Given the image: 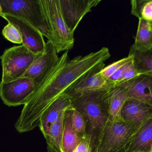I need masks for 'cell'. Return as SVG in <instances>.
I'll return each mask as SVG.
<instances>
[{"label":"cell","mask_w":152,"mask_h":152,"mask_svg":"<svg viewBox=\"0 0 152 152\" xmlns=\"http://www.w3.org/2000/svg\"><path fill=\"white\" fill-rule=\"evenodd\" d=\"M110 51L103 47L85 56L68 61V51L59 57L47 70L34 80L35 89L24 105L15 126L25 133L38 126L40 118L48 107L83 75L110 57Z\"/></svg>","instance_id":"obj_1"},{"label":"cell","mask_w":152,"mask_h":152,"mask_svg":"<svg viewBox=\"0 0 152 152\" xmlns=\"http://www.w3.org/2000/svg\"><path fill=\"white\" fill-rule=\"evenodd\" d=\"M109 89L87 92L71 98L72 107L78 111L85 119L86 135L90 138L94 152L110 118Z\"/></svg>","instance_id":"obj_2"},{"label":"cell","mask_w":152,"mask_h":152,"mask_svg":"<svg viewBox=\"0 0 152 152\" xmlns=\"http://www.w3.org/2000/svg\"><path fill=\"white\" fill-rule=\"evenodd\" d=\"M0 3L3 14L22 19L38 29L53 44L52 35L40 0H0Z\"/></svg>","instance_id":"obj_3"},{"label":"cell","mask_w":152,"mask_h":152,"mask_svg":"<svg viewBox=\"0 0 152 152\" xmlns=\"http://www.w3.org/2000/svg\"><path fill=\"white\" fill-rule=\"evenodd\" d=\"M137 128L122 119L109 121L103 129L96 152H126Z\"/></svg>","instance_id":"obj_4"},{"label":"cell","mask_w":152,"mask_h":152,"mask_svg":"<svg viewBox=\"0 0 152 152\" xmlns=\"http://www.w3.org/2000/svg\"><path fill=\"white\" fill-rule=\"evenodd\" d=\"M52 35L57 54L68 51L75 43L74 33L67 26L62 16L60 0H40Z\"/></svg>","instance_id":"obj_5"},{"label":"cell","mask_w":152,"mask_h":152,"mask_svg":"<svg viewBox=\"0 0 152 152\" xmlns=\"http://www.w3.org/2000/svg\"><path fill=\"white\" fill-rule=\"evenodd\" d=\"M36 55L23 45L6 49L0 57L2 68L1 82L7 83L22 78Z\"/></svg>","instance_id":"obj_6"},{"label":"cell","mask_w":152,"mask_h":152,"mask_svg":"<svg viewBox=\"0 0 152 152\" xmlns=\"http://www.w3.org/2000/svg\"><path fill=\"white\" fill-rule=\"evenodd\" d=\"M34 80L28 78H20L7 82L0 83V97L7 106L25 105L34 92Z\"/></svg>","instance_id":"obj_7"},{"label":"cell","mask_w":152,"mask_h":152,"mask_svg":"<svg viewBox=\"0 0 152 152\" xmlns=\"http://www.w3.org/2000/svg\"><path fill=\"white\" fill-rule=\"evenodd\" d=\"M104 68V62L96 65L78 79L63 94L72 98L87 92L113 87L101 73Z\"/></svg>","instance_id":"obj_8"},{"label":"cell","mask_w":152,"mask_h":152,"mask_svg":"<svg viewBox=\"0 0 152 152\" xmlns=\"http://www.w3.org/2000/svg\"><path fill=\"white\" fill-rule=\"evenodd\" d=\"M2 18L19 30L22 37V45L31 52L37 55L44 52L46 43L43 35L38 29L18 17L9 14H3Z\"/></svg>","instance_id":"obj_9"},{"label":"cell","mask_w":152,"mask_h":152,"mask_svg":"<svg viewBox=\"0 0 152 152\" xmlns=\"http://www.w3.org/2000/svg\"><path fill=\"white\" fill-rule=\"evenodd\" d=\"M64 20L72 33L86 14L92 10L101 0H60Z\"/></svg>","instance_id":"obj_10"},{"label":"cell","mask_w":152,"mask_h":152,"mask_svg":"<svg viewBox=\"0 0 152 152\" xmlns=\"http://www.w3.org/2000/svg\"><path fill=\"white\" fill-rule=\"evenodd\" d=\"M121 117L138 128L152 118V106L136 99L128 98L121 109Z\"/></svg>","instance_id":"obj_11"},{"label":"cell","mask_w":152,"mask_h":152,"mask_svg":"<svg viewBox=\"0 0 152 152\" xmlns=\"http://www.w3.org/2000/svg\"><path fill=\"white\" fill-rule=\"evenodd\" d=\"M72 107L71 98L66 94L61 95L48 107L40 118L38 126L45 137L51 126Z\"/></svg>","instance_id":"obj_12"},{"label":"cell","mask_w":152,"mask_h":152,"mask_svg":"<svg viewBox=\"0 0 152 152\" xmlns=\"http://www.w3.org/2000/svg\"><path fill=\"white\" fill-rule=\"evenodd\" d=\"M119 85L125 87L128 98L136 99L152 106L151 76L142 74Z\"/></svg>","instance_id":"obj_13"},{"label":"cell","mask_w":152,"mask_h":152,"mask_svg":"<svg viewBox=\"0 0 152 152\" xmlns=\"http://www.w3.org/2000/svg\"><path fill=\"white\" fill-rule=\"evenodd\" d=\"M58 58L54 44L48 41L44 52L36 55L33 63L22 78H28L35 80L57 61Z\"/></svg>","instance_id":"obj_14"},{"label":"cell","mask_w":152,"mask_h":152,"mask_svg":"<svg viewBox=\"0 0 152 152\" xmlns=\"http://www.w3.org/2000/svg\"><path fill=\"white\" fill-rule=\"evenodd\" d=\"M152 148V118L136 131L126 152H150Z\"/></svg>","instance_id":"obj_15"},{"label":"cell","mask_w":152,"mask_h":152,"mask_svg":"<svg viewBox=\"0 0 152 152\" xmlns=\"http://www.w3.org/2000/svg\"><path fill=\"white\" fill-rule=\"evenodd\" d=\"M128 99L126 91L122 86H115L109 89V120L114 121L121 119V111Z\"/></svg>","instance_id":"obj_16"},{"label":"cell","mask_w":152,"mask_h":152,"mask_svg":"<svg viewBox=\"0 0 152 152\" xmlns=\"http://www.w3.org/2000/svg\"><path fill=\"white\" fill-rule=\"evenodd\" d=\"M72 107L65 113L61 152H73L81 140L76 134L72 126Z\"/></svg>","instance_id":"obj_17"},{"label":"cell","mask_w":152,"mask_h":152,"mask_svg":"<svg viewBox=\"0 0 152 152\" xmlns=\"http://www.w3.org/2000/svg\"><path fill=\"white\" fill-rule=\"evenodd\" d=\"M131 48L139 51L152 48V21L139 19L134 43Z\"/></svg>","instance_id":"obj_18"},{"label":"cell","mask_w":152,"mask_h":152,"mask_svg":"<svg viewBox=\"0 0 152 152\" xmlns=\"http://www.w3.org/2000/svg\"><path fill=\"white\" fill-rule=\"evenodd\" d=\"M66 112L51 126L47 136L45 137L47 143V152H61V148Z\"/></svg>","instance_id":"obj_19"},{"label":"cell","mask_w":152,"mask_h":152,"mask_svg":"<svg viewBox=\"0 0 152 152\" xmlns=\"http://www.w3.org/2000/svg\"><path fill=\"white\" fill-rule=\"evenodd\" d=\"M129 56L132 57L135 67L140 75L152 76V48L145 51L130 48Z\"/></svg>","instance_id":"obj_20"},{"label":"cell","mask_w":152,"mask_h":152,"mask_svg":"<svg viewBox=\"0 0 152 152\" xmlns=\"http://www.w3.org/2000/svg\"><path fill=\"white\" fill-rule=\"evenodd\" d=\"M131 14L138 19L152 21V0L131 1Z\"/></svg>","instance_id":"obj_21"},{"label":"cell","mask_w":152,"mask_h":152,"mask_svg":"<svg viewBox=\"0 0 152 152\" xmlns=\"http://www.w3.org/2000/svg\"><path fill=\"white\" fill-rule=\"evenodd\" d=\"M72 126L77 135L82 139L86 136V127L85 119L82 114L72 107Z\"/></svg>","instance_id":"obj_22"},{"label":"cell","mask_w":152,"mask_h":152,"mask_svg":"<svg viewBox=\"0 0 152 152\" xmlns=\"http://www.w3.org/2000/svg\"><path fill=\"white\" fill-rule=\"evenodd\" d=\"M2 34L4 37L14 43L22 44V37L19 30L12 24L8 23L3 29Z\"/></svg>","instance_id":"obj_23"},{"label":"cell","mask_w":152,"mask_h":152,"mask_svg":"<svg viewBox=\"0 0 152 152\" xmlns=\"http://www.w3.org/2000/svg\"><path fill=\"white\" fill-rule=\"evenodd\" d=\"M132 59H133L132 57L128 55V57L123 58L118 61L115 62L112 64L105 67L101 71V73L106 79H108L116 70H118L119 68H121Z\"/></svg>","instance_id":"obj_24"},{"label":"cell","mask_w":152,"mask_h":152,"mask_svg":"<svg viewBox=\"0 0 152 152\" xmlns=\"http://www.w3.org/2000/svg\"><path fill=\"white\" fill-rule=\"evenodd\" d=\"M140 75H140L137 72V70L134 65L133 59H132L127 64L124 74H123L122 79L120 82L119 84L117 85H119L121 84H123L125 82L131 80Z\"/></svg>","instance_id":"obj_25"},{"label":"cell","mask_w":152,"mask_h":152,"mask_svg":"<svg viewBox=\"0 0 152 152\" xmlns=\"http://www.w3.org/2000/svg\"><path fill=\"white\" fill-rule=\"evenodd\" d=\"M73 152H94L89 137L86 135L82 138Z\"/></svg>","instance_id":"obj_26"},{"label":"cell","mask_w":152,"mask_h":152,"mask_svg":"<svg viewBox=\"0 0 152 152\" xmlns=\"http://www.w3.org/2000/svg\"><path fill=\"white\" fill-rule=\"evenodd\" d=\"M3 15V13L1 5L0 3V16L2 17Z\"/></svg>","instance_id":"obj_27"},{"label":"cell","mask_w":152,"mask_h":152,"mask_svg":"<svg viewBox=\"0 0 152 152\" xmlns=\"http://www.w3.org/2000/svg\"><path fill=\"white\" fill-rule=\"evenodd\" d=\"M148 152V151H136V152Z\"/></svg>","instance_id":"obj_28"},{"label":"cell","mask_w":152,"mask_h":152,"mask_svg":"<svg viewBox=\"0 0 152 152\" xmlns=\"http://www.w3.org/2000/svg\"><path fill=\"white\" fill-rule=\"evenodd\" d=\"M150 152H152V148H151V151H150Z\"/></svg>","instance_id":"obj_29"}]
</instances>
